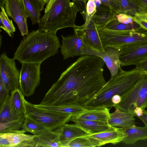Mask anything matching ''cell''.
I'll use <instances>...</instances> for the list:
<instances>
[{
	"label": "cell",
	"instance_id": "cell-1",
	"mask_svg": "<svg viewBox=\"0 0 147 147\" xmlns=\"http://www.w3.org/2000/svg\"><path fill=\"white\" fill-rule=\"evenodd\" d=\"M105 64L98 56H80L61 74L40 104L83 106L107 83L103 74Z\"/></svg>",
	"mask_w": 147,
	"mask_h": 147
},
{
	"label": "cell",
	"instance_id": "cell-2",
	"mask_svg": "<svg viewBox=\"0 0 147 147\" xmlns=\"http://www.w3.org/2000/svg\"><path fill=\"white\" fill-rule=\"evenodd\" d=\"M61 45L56 34L39 28L24 36L14 53L13 58L21 63H41L58 53Z\"/></svg>",
	"mask_w": 147,
	"mask_h": 147
},
{
	"label": "cell",
	"instance_id": "cell-3",
	"mask_svg": "<svg viewBox=\"0 0 147 147\" xmlns=\"http://www.w3.org/2000/svg\"><path fill=\"white\" fill-rule=\"evenodd\" d=\"M145 74H146V72L138 67L129 71L121 70L117 76L107 82L101 90L83 106L88 109L114 107L111 101L112 97L116 94L122 97Z\"/></svg>",
	"mask_w": 147,
	"mask_h": 147
},
{
	"label": "cell",
	"instance_id": "cell-4",
	"mask_svg": "<svg viewBox=\"0 0 147 147\" xmlns=\"http://www.w3.org/2000/svg\"><path fill=\"white\" fill-rule=\"evenodd\" d=\"M79 11L70 0H50L38 24L39 28L42 31L55 34L63 28H74L76 26L75 22Z\"/></svg>",
	"mask_w": 147,
	"mask_h": 147
},
{
	"label": "cell",
	"instance_id": "cell-5",
	"mask_svg": "<svg viewBox=\"0 0 147 147\" xmlns=\"http://www.w3.org/2000/svg\"><path fill=\"white\" fill-rule=\"evenodd\" d=\"M98 34L105 49L107 47L120 48L134 44L147 43V31L121 32L97 27Z\"/></svg>",
	"mask_w": 147,
	"mask_h": 147
},
{
	"label": "cell",
	"instance_id": "cell-6",
	"mask_svg": "<svg viewBox=\"0 0 147 147\" xmlns=\"http://www.w3.org/2000/svg\"><path fill=\"white\" fill-rule=\"evenodd\" d=\"M114 107L135 116L134 111L136 107L147 108V75L143 76L122 96L121 102Z\"/></svg>",
	"mask_w": 147,
	"mask_h": 147
},
{
	"label": "cell",
	"instance_id": "cell-7",
	"mask_svg": "<svg viewBox=\"0 0 147 147\" xmlns=\"http://www.w3.org/2000/svg\"><path fill=\"white\" fill-rule=\"evenodd\" d=\"M25 115L44 126L53 130L70 121L71 115L47 110L35 107L25 99Z\"/></svg>",
	"mask_w": 147,
	"mask_h": 147
},
{
	"label": "cell",
	"instance_id": "cell-8",
	"mask_svg": "<svg viewBox=\"0 0 147 147\" xmlns=\"http://www.w3.org/2000/svg\"><path fill=\"white\" fill-rule=\"evenodd\" d=\"M20 71L19 89L25 96L34 93L40 84V64L23 63Z\"/></svg>",
	"mask_w": 147,
	"mask_h": 147
},
{
	"label": "cell",
	"instance_id": "cell-9",
	"mask_svg": "<svg viewBox=\"0 0 147 147\" xmlns=\"http://www.w3.org/2000/svg\"><path fill=\"white\" fill-rule=\"evenodd\" d=\"M105 51H100L87 46H83L81 50L83 55L96 56L101 58L110 71L112 79L122 70L120 59V49L119 48L109 47Z\"/></svg>",
	"mask_w": 147,
	"mask_h": 147
},
{
	"label": "cell",
	"instance_id": "cell-10",
	"mask_svg": "<svg viewBox=\"0 0 147 147\" xmlns=\"http://www.w3.org/2000/svg\"><path fill=\"white\" fill-rule=\"evenodd\" d=\"M15 59L9 58L6 53L0 56V80L10 93L19 88L20 72L16 67Z\"/></svg>",
	"mask_w": 147,
	"mask_h": 147
},
{
	"label": "cell",
	"instance_id": "cell-11",
	"mask_svg": "<svg viewBox=\"0 0 147 147\" xmlns=\"http://www.w3.org/2000/svg\"><path fill=\"white\" fill-rule=\"evenodd\" d=\"M120 49L121 66L138 65L147 59V43L124 46Z\"/></svg>",
	"mask_w": 147,
	"mask_h": 147
},
{
	"label": "cell",
	"instance_id": "cell-12",
	"mask_svg": "<svg viewBox=\"0 0 147 147\" xmlns=\"http://www.w3.org/2000/svg\"><path fill=\"white\" fill-rule=\"evenodd\" d=\"M4 6L7 14L16 23L21 35H28V17L23 0H6Z\"/></svg>",
	"mask_w": 147,
	"mask_h": 147
},
{
	"label": "cell",
	"instance_id": "cell-13",
	"mask_svg": "<svg viewBox=\"0 0 147 147\" xmlns=\"http://www.w3.org/2000/svg\"><path fill=\"white\" fill-rule=\"evenodd\" d=\"M85 22L83 25L76 26L74 31L81 33L86 46L97 50L104 52L105 49L100 38L97 25L90 18L86 15Z\"/></svg>",
	"mask_w": 147,
	"mask_h": 147
},
{
	"label": "cell",
	"instance_id": "cell-14",
	"mask_svg": "<svg viewBox=\"0 0 147 147\" xmlns=\"http://www.w3.org/2000/svg\"><path fill=\"white\" fill-rule=\"evenodd\" d=\"M61 37L62 43L60 47L63 59L75 56L83 55L81 48L83 46H86V45L81 33L74 31L73 35L65 37L62 35Z\"/></svg>",
	"mask_w": 147,
	"mask_h": 147
},
{
	"label": "cell",
	"instance_id": "cell-15",
	"mask_svg": "<svg viewBox=\"0 0 147 147\" xmlns=\"http://www.w3.org/2000/svg\"><path fill=\"white\" fill-rule=\"evenodd\" d=\"M9 97L0 106V132L7 129L19 130L24 121L17 118L11 112Z\"/></svg>",
	"mask_w": 147,
	"mask_h": 147
},
{
	"label": "cell",
	"instance_id": "cell-16",
	"mask_svg": "<svg viewBox=\"0 0 147 147\" xmlns=\"http://www.w3.org/2000/svg\"><path fill=\"white\" fill-rule=\"evenodd\" d=\"M54 130L58 135L62 147H66L70 142L77 138L90 135L76 124H69L66 123Z\"/></svg>",
	"mask_w": 147,
	"mask_h": 147
},
{
	"label": "cell",
	"instance_id": "cell-17",
	"mask_svg": "<svg viewBox=\"0 0 147 147\" xmlns=\"http://www.w3.org/2000/svg\"><path fill=\"white\" fill-rule=\"evenodd\" d=\"M23 129L21 130L7 129L0 132V136L7 138L11 147H31V143L34 135L25 134Z\"/></svg>",
	"mask_w": 147,
	"mask_h": 147
},
{
	"label": "cell",
	"instance_id": "cell-18",
	"mask_svg": "<svg viewBox=\"0 0 147 147\" xmlns=\"http://www.w3.org/2000/svg\"><path fill=\"white\" fill-rule=\"evenodd\" d=\"M115 108V111L110 113L107 123L111 126L127 127L135 125V116L130 113Z\"/></svg>",
	"mask_w": 147,
	"mask_h": 147
},
{
	"label": "cell",
	"instance_id": "cell-19",
	"mask_svg": "<svg viewBox=\"0 0 147 147\" xmlns=\"http://www.w3.org/2000/svg\"><path fill=\"white\" fill-rule=\"evenodd\" d=\"M62 147L58 135L54 130L47 129L42 133L34 135L31 147Z\"/></svg>",
	"mask_w": 147,
	"mask_h": 147
},
{
	"label": "cell",
	"instance_id": "cell-20",
	"mask_svg": "<svg viewBox=\"0 0 147 147\" xmlns=\"http://www.w3.org/2000/svg\"><path fill=\"white\" fill-rule=\"evenodd\" d=\"M10 94L9 104L11 112L17 118L24 120L26 118L25 96L19 88L13 91Z\"/></svg>",
	"mask_w": 147,
	"mask_h": 147
},
{
	"label": "cell",
	"instance_id": "cell-21",
	"mask_svg": "<svg viewBox=\"0 0 147 147\" xmlns=\"http://www.w3.org/2000/svg\"><path fill=\"white\" fill-rule=\"evenodd\" d=\"M88 136L98 140L103 145L107 144H115L122 142L125 134L123 128L113 127L111 129Z\"/></svg>",
	"mask_w": 147,
	"mask_h": 147
},
{
	"label": "cell",
	"instance_id": "cell-22",
	"mask_svg": "<svg viewBox=\"0 0 147 147\" xmlns=\"http://www.w3.org/2000/svg\"><path fill=\"white\" fill-rule=\"evenodd\" d=\"M70 121L74 122L90 135L104 132L112 129L113 127L107 123L77 119L72 117Z\"/></svg>",
	"mask_w": 147,
	"mask_h": 147
},
{
	"label": "cell",
	"instance_id": "cell-23",
	"mask_svg": "<svg viewBox=\"0 0 147 147\" xmlns=\"http://www.w3.org/2000/svg\"><path fill=\"white\" fill-rule=\"evenodd\" d=\"M28 17L34 25L38 24L41 19V12L46 4L44 0H23Z\"/></svg>",
	"mask_w": 147,
	"mask_h": 147
},
{
	"label": "cell",
	"instance_id": "cell-24",
	"mask_svg": "<svg viewBox=\"0 0 147 147\" xmlns=\"http://www.w3.org/2000/svg\"><path fill=\"white\" fill-rule=\"evenodd\" d=\"M125 137L122 142L128 145L133 144L140 140H147V128L134 125L132 126L123 128Z\"/></svg>",
	"mask_w": 147,
	"mask_h": 147
},
{
	"label": "cell",
	"instance_id": "cell-25",
	"mask_svg": "<svg viewBox=\"0 0 147 147\" xmlns=\"http://www.w3.org/2000/svg\"><path fill=\"white\" fill-rule=\"evenodd\" d=\"M110 109L103 108L96 109H86L78 115L73 116L77 119L107 123Z\"/></svg>",
	"mask_w": 147,
	"mask_h": 147
},
{
	"label": "cell",
	"instance_id": "cell-26",
	"mask_svg": "<svg viewBox=\"0 0 147 147\" xmlns=\"http://www.w3.org/2000/svg\"><path fill=\"white\" fill-rule=\"evenodd\" d=\"M34 106L41 109L54 111L61 113L76 116L87 109L83 106L76 105H66L60 106L42 105L40 104Z\"/></svg>",
	"mask_w": 147,
	"mask_h": 147
},
{
	"label": "cell",
	"instance_id": "cell-27",
	"mask_svg": "<svg viewBox=\"0 0 147 147\" xmlns=\"http://www.w3.org/2000/svg\"><path fill=\"white\" fill-rule=\"evenodd\" d=\"M99 28L121 32L137 31L142 28L138 23L135 22L133 24H127L120 23L117 20L115 15L104 27Z\"/></svg>",
	"mask_w": 147,
	"mask_h": 147
},
{
	"label": "cell",
	"instance_id": "cell-28",
	"mask_svg": "<svg viewBox=\"0 0 147 147\" xmlns=\"http://www.w3.org/2000/svg\"><path fill=\"white\" fill-rule=\"evenodd\" d=\"M103 5V4H102ZM96 8V11L91 19L96 23L97 27H102L115 15L112 13L109 9L104 5Z\"/></svg>",
	"mask_w": 147,
	"mask_h": 147
},
{
	"label": "cell",
	"instance_id": "cell-29",
	"mask_svg": "<svg viewBox=\"0 0 147 147\" xmlns=\"http://www.w3.org/2000/svg\"><path fill=\"white\" fill-rule=\"evenodd\" d=\"M102 145L98 140L87 136L78 137L73 140L66 147H94Z\"/></svg>",
	"mask_w": 147,
	"mask_h": 147
},
{
	"label": "cell",
	"instance_id": "cell-30",
	"mask_svg": "<svg viewBox=\"0 0 147 147\" xmlns=\"http://www.w3.org/2000/svg\"><path fill=\"white\" fill-rule=\"evenodd\" d=\"M116 13H123L134 17L137 12L131 0H114Z\"/></svg>",
	"mask_w": 147,
	"mask_h": 147
},
{
	"label": "cell",
	"instance_id": "cell-31",
	"mask_svg": "<svg viewBox=\"0 0 147 147\" xmlns=\"http://www.w3.org/2000/svg\"><path fill=\"white\" fill-rule=\"evenodd\" d=\"M22 128L26 132H30L34 135L40 134L48 129L44 126L27 116H26Z\"/></svg>",
	"mask_w": 147,
	"mask_h": 147
},
{
	"label": "cell",
	"instance_id": "cell-32",
	"mask_svg": "<svg viewBox=\"0 0 147 147\" xmlns=\"http://www.w3.org/2000/svg\"><path fill=\"white\" fill-rule=\"evenodd\" d=\"M0 8V27L7 33L9 36L12 37V35H14L13 33L16 31L12 21L9 18L4 7Z\"/></svg>",
	"mask_w": 147,
	"mask_h": 147
},
{
	"label": "cell",
	"instance_id": "cell-33",
	"mask_svg": "<svg viewBox=\"0 0 147 147\" xmlns=\"http://www.w3.org/2000/svg\"><path fill=\"white\" fill-rule=\"evenodd\" d=\"M137 12L147 13V0H131Z\"/></svg>",
	"mask_w": 147,
	"mask_h": 147
},
{
	"label": "cell",
	"instance_id": "cell-34",
	"mask_svg": "<svg viewBox=\"0 0 147 147\" xmlns=\"http://www.w3.org/2000/svg\"><path fill=\"white\" fill-rule=\"evenodd\" d=\"M10 93L3 82L0 80V106L2 105L9 97Z\"/></svg>",
	"mask_w": 147,
	"mask_h": 147
},
{
	"label": "cell",
	"instance_id": "cell-35",
	"mask_svg": "<svg viewBox=\"0 0 147 147\" xmlns=\"http://www.w3.org/2000/svg\"><path fill=\"white\" fill-rule=\"evenodd\" d=\"M116 18L120 23L125 24H133L134 22L131 16L125 14L119 13L115 14Z\"/></svg>",
	"mask_w": 147,
	"mask_h": 147
},
{
	"label": "cell",
	"instance_id": "cell-36",
	"mask_svg": "<svg viewBox=\"0 0 147 147\" xmlns=\"http://www.w3.org/2000/svg\"><path fill=\"white\" fill-rule=\"evenodd\" d=\"M86 15L91 18L96 11V7L94 0H88L86 4Z\"/></svg>",
	"mask_w": 147,
	"mask_h": 147
},
{
	"label": "cell",
	"instance_id": "cell-37",
	"mask_svg": "<svg viewBox=\"0 0 147 147\" xmlns=\"http://www.w3.org/2000/svg\"><path fill=\"white\" fill-rule=\"evenodd\" d=\"M134 21L138 23L142 28L147 31V22L145 20L131 16Z\"/></svg>",
	"mask_w": 147,
	"mask_h": 147
},
{
	"label": "cell",
	"instance_id": "cell-38",
	"mask_svg": "<svg viewBox=\"0 0 147 147\" xmlns=\"http://www.w3.org/2000/svg\"><path fill=\"white\" fill-rule=\"evenodd\" d=\"M0 147H11L10 143L5 138L0 136Z\"/></svg>",
	"mask_w": 147,
	"mask_h": 147
},
{
	"label": "cell",
	"instance_id": "cell-39",
	"mask_svg": "<svg viewBox=\"0 0 147 147\" xmlns=\"http://www.w3.org/2000/svg\"><path fill=\"white\" fill-rule=\"evenodd\" d=\"M121 100V96L118 94H116L114 95L111 99V102L114 105L119 104Z\"/></svg>",
	"mask_w": 147,
	"mask_h": 147
},
{
	"label": "cell",
	"instance_id": "cell-40",
	"mask_svg": "<svg viewBox=\"0 0 147 147\" xmlns=\"http://www.w3.org/2000/svg\"><path fill=\"white\" fill-rule=\"evenodd\" d=\"M144 109L141 107H136L134 111V113L135 116L138 118L141 117L143 114Z\"/></svg>",
	"mask_w": 147,
	"mask_h": 147
},
{
	"label": "cell",
	"instance_id": "cell-41",
	"mask_svg": "<svg viewBox=\"0 0 147 147\" xmlns=\"http://www.w3.org/2000/svg\"><path fill=\"white\" fill-rule=\"evenodd\" d=\"M138 118L143 122L145 126L147 128V110L145 109H144L143 115Z\"/></svg>",
	"mask_w": 147,
	"mask_h": 147
},
{
	"label": "cell",
	"instance_id": "cell-42",
	"mask_svg": "<svg viewBox=\"0 0 147 147\" xmlns=\"http://www.w3.org/2000/svg\"><path fill=\"white\" fill-rule=\"evenodd\" d=\"M136 67L141 68L146 72L147 75V59L142 62Z\"/></svg>",
	"mask_w": 147,
	"mask_h": 147
},
{
	"label": "cell",
	"instance_id": "cell-43",
	"mask_svg": "<svg viewBox=\"0 0 147 147\" xmlns=\"http://www.w3.org/2000/svg\"><path fill=\"white\" fill-rule=\"evenodd\" d=\"M134 17L145 20L147 22V13H137L135 14Z\"/></svg>",
	"mask_w": 147,
	"mask_h": 147
},
{
	"label": "cell",
	"instance_id": "cell-44",
	"mask_svg": "<svg viewBox=\"0 0 147 147\" xmlns=\"http://www.w3.org/2000/svg\"><path fill=\"white\" fill-rule=\"evenodd\" d=\"M6 0H0V8L4 7V4Z\"/></svg>",
	"mask_w": 147,
	"mask_h": 147
},
{
	"label": "cell",
	"instance_id": "cell-45",
	"mask_svg": "<svg viewBox=\"0 0 147 147\" xmlns=\"http://www.w3.org/2000/svg\"><path fill=\"white\" fill-rule=\"evenodd\" d=\"M46 3L47 4L49 2L50 0H44Z\"/></svg>",
	"mask_w": 147,
	"mask_h": 147
}]
</instances>
